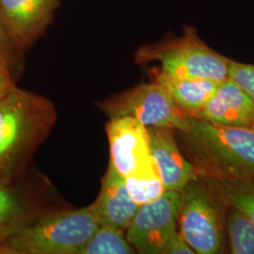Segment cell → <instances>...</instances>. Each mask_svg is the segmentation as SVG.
<instances>
[{"instance_id":"cell-1","label":"cell","mask_w":254,"mask_h":254,"mask_svg":"<svg viewBox=\"0 0 254 254\" xmlns=\"http://www.w3.org/2000/svg\"><path fill=\"white\" fill-rule=\"evenodd\" d=\"M176 131L198 175L254 179V128L225 127L188 115Z\"/></svg>"},{"instance_id":"cell-2","label":"cell","mask_w":254,"mask_h":254,"mask_svg":"<svg viewBox=\"0 0 254 254\" xmlns=\"http://www.w3.org/2000/svg\"><path fill=\"white\" fill-rule=\"evenodd\" d=\"M54 105L16 86L0 99V181L11 182L51 132Z\"/></svg>"},{"instance_id":"cell-3","label":"cell","mask_w":254,"mask_h":254,"mask_svg":"<svg viewBox=\"0 0 254 254\" xmlns=\"http://www.w3.org/2000/svg\"><path fill=\"white\" fill-rule=\"evenodd\" d=\"M98 227L93 204L44 214L10 236L1 254H80Z\"/></svg>"},{"instance_id":"cell-4","label":"cell","mask_w":254,"mask_h":254,"mask_svg":"<svg viewBox=\"0 0 254 254\" xmlns=\"http://www.w3.org/2000/svg\"><path fill=\"white\" fill-rule=\"evenodd\" d=\"M229 203L208 177L198 175L180 191V232L195 254L226 253Z\"/></svg>"},{"instance_id":"cell-5","label":"cell","mask_w":254,"mask_h":254,"mask_svg":"<svg viewBox=\"0 0 254 254\" xmlns=\"http://www.w3.org/2000/svg\"><path fill=\"white\" fill-rule=\"evenodd\" d=\"M134 59L138 64L159 63V68L173 76L218 83L229 78L232 61L207 46L193 26H185L182 36L171 34L157 43L139 46Z\"/></svg>"},{"instance_id":"cell-6","label":"cell","mask_w":254,"mask_h":254,"mask_svg":"<svg viewBox=\"0 0 254 254\" xmlns=\"http://www.w3.org/2000/svg\"><path fill=\"white\" fill-rule=\"evenodd\" d=\"M99 107L109 119L131 117L145 127H171L175 131L189 115L176 106L163 87L153 81L116 94Z\"/></svg>"},{"instance_id":"cell-7","label":"cell","mask_w":254,"mask_h":254,"mask_svg":"<svg viewBox=\"0 0 254 254\" xmlns=\"http://www.w3.org/2000/svg\"><path fill=\"white\" fill-rule=\"evenodd\" d=\"M180 192L166 190L158 199L139 206L126 236L136 253L166 254L177 230Z\"/></svg>"},{"instance_id":"cell-8","label":"cell","mask_w":254,"mask_h":254,"mask_svg":"<svg viewBox=\"0 0 254 254\" xmlns=\"http://www.w3.org/2000/svg\"><path fill=\"white\" fill-rule=\"evenodd\" d=\"M110 163L124 178L159 173L151 154L148 128L131 117L109 119L106 127Z\"/></svg>"},{"instance_id":"cell-9","label":"cell","mask_w":254,"mask_h":254,"mask_svg":"<svg viewBox=\"0 0 254 254\" xmlns=\"http://www.w3.org/2000/svg\"><path fill=\"white\" fill-rule=\"evenodd\" d=\"M61 0H0V13L20 54L36 44L54 23Z\"/></svg>"},{"instance_id":"cell-10","label":"cell","mask_w":254,"mask_h":254,"mask_svg":"<svg viewBox=\"0 0 254 254\" xmlns=\"http://www.w3.org/2000/svg\"><path fill=\"white\" fill-rule=\"evenodd\" d=\"M150 149L166 190L180 191L198 176L190 160L182 154L175 130L171 127H147Z\"/></svg>"},{"instance_id":"cell-11","label":"cell","mask_w":254,"mask_h":254,"mask_svg":"<svg viewBox=\"0 0 254 254\" xmlns=\"http://www.w3.org/2000/svg\"><path fill=\"white\" fill-rule=\"evenodd\" d=\"M225 127L254 128V102L236 82H220L200 113L195 116Z\"/></svg>"},{"instance_id":"cell-12","label":"cell","mask_w":254,"mask_h":254,"mask_svg":"<svg viewBox=\"0 0 254 254\" xmlns=\"http://www.w3.org/2000/svg\"><path fill=\"white\" fill-rule=\"evenodd\" d=\"M93 206L99 226H112L125 232L140 206L132 200L125 178L110 162Z\"/></svg>"},{"instance_id":"cell-13","label":"cell","mask_w":254,"mask_h":254,"mask_svg":"<svg viewBox=\"0 0 254 254\" xmlns=\"http://www.w3.org/2000/svg\"><path fill=\"white\" fill-rule=\"evenodd\" d=\"M150 77L151 81L157 83L168 91L179 109L191 116L200 113L219 84L209 79L173 76L159 67L150 71Z\"/></svg>"},{"instance_id":"cell-14","label":"cell","mask_w":254,"mask_h":254,"mask_svg":"<svg viewBox=\"0 0 254 254\" xmlns=\"http://www.w3.org/2000/svg\"><path fill=\"white\" fill-rule=\"evenodd\" d=\"M34 204L10 182L0 181V254L10 236L36 218Z\"/></svg>"},{"instance_id":"cell-15","label":"cell","mask_w":254,"mask_h":254,"mask_svg":"<svg viewBox=\"0 0 254 254\" xmlns=\"http://www.w3.org/2000/svg\"><path fill=\"white\" fill-rule=\"evenodd\" d=\"M225 230L231 254H254V223L245 213L229 205Z\"/></svg>"},{"instance_id":"cell-16","label":"cell","mask_w":254,"mask_h":254,"mask_svg":"<svg viewBox=\"0 0 254 254\" xmlns=\"http://www.w3.org/2000/svg\"><path fill=\"white\" fill-rule=\"evenodd\" d=\"M134 247L129 243L125 231L100 225L82 248L80 254H133Z\"/></svg>"},{"instance_id":"cell-17","label":"cell","mask_w":254,"mask_h":254,"mask_svg":"<svg viewBox=\"0 0 254 254\" xmlns=\"http://www.w3.org/2000/svg\"><path fill=\"white\" fill-rule=\"evenodd\" d=\"M212 179V178H211ZM229 205L241 210L254 223V179H212Z\"/></svg>"},{"instance_id":"cell-18","label":"cell","mask_w":254,"mask_h":254,"mask_svg":"<svg viewBox=\"0 0 254 254\" xmlns=\"http://www.w3.org/2000/svg\"><path fill=\"white\" fill-rule=\"evenodd\" d=\"M125 180L130 197L138 205L154 201L166 191L160 173L127 176Z\"/></svg>"},{"instance_id":"cell-19","label":"cell","mask_w":254,"mask_h":254,"mask_svg":"<svg viewBox=\"0 0 254 254\" xmlns=\"http://www.w3.org/2000/svg\"><path fill=\"white\" fill-rule=\"evenodd\" d=\"M229 78L242 88L254 102V65L231 61Z\"/></svg>"},{"instance_id":"cell-20","label":"cell","mask_w":254,"mask_h":254,"mask_svg":"<svg viewBox=\"0 0 254 254\" xmlns=\"http://www.w3.org/2000/svg\"><path fill=\"white\" fill-rule=\"evenodd\" d=\"M20 54L13 45L0 13V64L9 66L13 71L20 62Z\"/></svg>"},{"instance_id":"cell-21","label":"cell","mask_w":254,"mask_h":254,"mask_svg":"<svg viewBox=\"0 0 254 254\" xmlns=\"http://www.w3.org/2000/svg\"><path fill=\"white\" fill-rule=\"evenodd\" d=\"M12 72L9 66L0 64V99L16 87Z\"/></svg>"},{"instance_id":"cell-22","label":"cell","mask_w":254,"mask_h":254,"mask_svg":"<svg viewBox=\"0 0 254 254\" xmlns=\"http://www.w3.org/2000/svg\"><path fill=\"white\" fill-rule=\"evenodd\" d=\"M166 254H195V252L179 231L171 242Z\"/></svg>"}]
</instances>
